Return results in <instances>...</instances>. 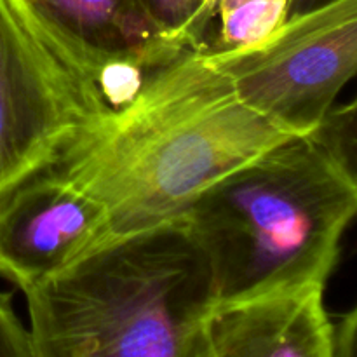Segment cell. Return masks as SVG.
Wrapping results in <instances>:
<instances>
[{
    "instance_id": "6",
    "label": "cell",
    "mask_w": 357,
    "mask_h": 357,
    "mask_svg": "<svg viewBox=\"0 0 357 357\" xmlns=\"http://www.w3.org/2000/svg\"><path fill=\"white\" fill-rule=\"evenodd\" d=\"M100 93L103 105L131 96L143 75L176 51L160 38L138 0H7Z\"/></svg>"
},
{
    "instance_id": "9",
    "label": "cell",
    "mask_w": 357,
    "mask_h": 357,
    "mask_svg": "<svg viewBox=\"0 0 357 357\" xmlns=\"http://www.w3.org/2000/svg\"><path fill=\"white\" fill-rule=\"evenodd\" d=\"M220 0H138L146 20L176 51L206 47V35L216 21Z\"/></svg>"
},
{
    "instance_id": "14",
    "label": "cell",
    "mask_w": 357,
    "mask_h": 357,
    "mask_svg": "<svg viewBox=\"0 0 357 357\" xmlns=\"http://www.w3.org/2000/svg\"><path fill=\"white\" fill-rule=\"evenodd\" d=\"M326 2H330V0H291V2H289L288 17L295 16V14H300V13H305V10L314 9V7H319Z\"/></svg>"
},
{
    "instance_id": "12",
    "label": "cell",
    "mask_w": 357,
    "mask_h": 357,
    "mask_svg": "<svg viewBox=\"0 0 357 357\" xmlns=\"http://www.w3.org/2000/svg\"><path fill=\"white\" fill-rule=\"evenodd\" d=\"M0 357H33L30 330L17 317L10 293H0Z\"/></svg>"
},
{
    "instance_id": "5",
    "label": "cell",
    "mask_w": 357,
    "mask_h": 357,
    "mask_svg": "<svg viewBox=\"0 0 357 357\" xmlns=\"http://www.w3.org/2000/svg\"><path fill=\"white\" fill-rule=\"evenodd\" d=\"M105 108L96 87L0 0V195L54 166Z\"/></svg>"
},
{
    "instance_id": "10",
    "label": "cell",
    "mask_w": 357,
    "mask_h": 357,
    "mask_svg": "<svg viewBox=\"0 0 357 357\" xmlns=\"http://www.w3.org/2000/svg\"><path fill=\"white\" fill-rule=\"evenodd\" d=\"M291 0H220L216 20L218 40L213 49H232L261 40L278 30L289 13Z\"/></svg>"
},
{
    "instance_id": "4",
    "label": "cell",
    "mask_w": 357,
    "mask_h": 357,
    "mask_svg": "<svg viewBox=\"0 0 357 357\" xmlns=\"http://www.w3.org/2000/svg\"><path fill=\"white\" fill-rule=\"evenodd\" d=\"M204 49L250 107L291 135L309 136L357 75V0L289 16L253 44Z\"/></svg>"
},
{
    "instance_id": "2",
    "label": "cell",
    "mask_w": 357,
    "mask_h": 357,
    "mask_svg": "<svg viewBox=\"0 0 357 357\" xmlns=\"http://www.w3.org/2000/svg\"><path fill=\"white\" fill-rule=\"evenodd\" d=\"M24 296L33 357H208L218 303L183 218L100 244Z\"/></svg>"
},
{
    "instance_id": "13",
    "label": "cell",
    "mask_w": 357,
    "mask_h": 357,
    "mask_svg": "<svg viewBox=\"0 0 357 357\" xmlns=\"http://www.w3.org/2000/svg\"><path fill=\"white\" fill-rule=\"evenodd\" d=\"M335 357H357V305L335 326Z\"/></svg>"
},
{
    "instance_id": "3",
    "label": "cell",
    "mask_w": 357,
    "mask_h": 357,
    "mask_svg": "<svg viewBox=\"0 0 357 357\" xmlns=\"http://www.w3.org/2000/svg\"><path fill=\"white\" fill-rule=\"evenodd\" d=\"M181 218L218 303L326 286L357 218V187L312 136H295L216 181Z\"/></svg>"
},
{
    "instance_id": "11",
    "label": "cell",
    "mask_w": 357,
    "mask_h": 357,
    "mask_svg": "<svg viewBox=\"0 0 357 357\" xmlns=\"http://www.w3.org/2000/svg\"><path fill=\"white\" fill-rule=\"evenodd\" d=\"M310 136L357 187V94L345 105H335Z\"/></svg>"
},
{
    "instance_id": "1",
    "label": "cell",
    "mask_w": 357,
    "mask_h": 357,
    "mask_svg": "<svg viewBox=\"0 0 357 357\" xmlns=\"http://www.w3.org/2000/svg\"><path fill=\"white\" fill-rule=\"evenodd\" d=\"M291 138L204 47L190 49L94 115L52 167L103 206V244L181 218L216 181Z\"/></svg>"
},
{
    "instance_id": "8",
    "label": "cell",
    "mask_w": 357,
    "mask_h": 357,
    "mask_svg": "<svg viewBox=\"0 0 357 357\" xmlns=\"http://www.w3.org/2000/svg\"><path fill=\"white\" fill-rule=\"evenodd\" d=\"M324 288H278L216 303L206 323L208 357H335Z\"/></svg>"
},
{
    "instance_id": "7",
    "label": "cell",
    "mask_w": 357,
    "mask_h": 357,
    "mask_svg": "<svg viewBox=\"0 0 357 357\" xmlns=\"http://www.w3.org/2000/svg\"><path fill=\"white\" fill-rule=\"evenodd\" d=\"M103 206L47 167L0 195V278L23 293L100 246Z\"/></svg>"
}]
</instances>
